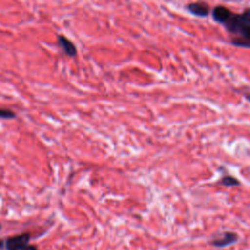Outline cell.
Listing matches in <instances>:
<instances>
[{
	"label": "cell",
	"instance_id": "1",
	"mask_svg": "<svg viewBox=\"0 0 250 250\" xmlns=\"http://www.w3.org/2000/svg\"><path fill=\"white\" fill-rule=\"evenodd\" d=\"M229 32L239 35V38L232 40V44L241 47L250 48V22H248L242 14L231 13L229 20L224 23Z\"/></svg>",
	"mask_w": 250,
	"mask_h": 250
},
{
	"label": "cell",
	"instance_id": "2",
	"mask_svg": "<svg viewBox=\"0 0 250 250\" xmlns=\"http://www.w3.org/2000/svg\"><path fill=\"white\" fill-rule=\"evenodd\" d=\"M31 235L29 232H22L9 236L5 239V248L7 250H22L29 244Z\"/></svg>",
	"mask_w": 250,
	"mask_h": 250
},
{
	"label": "cell",
	"instance_id": "3",
	"mask_svg": "<svg viewBox=\"0 0 250 250\" xmlns=\"http://www.w3.org/2000/svg\"><path fill=\"white\" fill-rule=\"evenodd\" d=\"M57 44L61 48V50L68 57H75L77 55V49L73 42L69 40L66 36L61 34L58 36Z\"/></svg>",
	"mask_w": 250,
	"mask_h": 250
},
{
	"label": "cell",
	"instance_id": "4",
	"mask_svg": "<svg viewBox=\"0 0 250 250\" xmlns=\"http://www.w3.org/2000/svg\"><path fill=\"white\" fill-rule=\"evenodd\" d=\"M237 240V235L233 232H225L221 237L212 241V244L216 247H225L234 243Z\"/></svg>",
	"mask_w": 250,
	"mask_h": 250
},
{
	"label": "cell",
	"instance_id": "5",
	"mask_svg": "<svg viewBox=\"0 0 250 250\" xmlns=\"http://www.w3.org/2000/svg\"><path fill=\"white\" fill-rule=\"evenodd\" d=\"M212 15H213V18L215 21H217L218 22H221V23H225L229 18L230 17L231 15V12L227 9L226 7H223V6H217L213 12H212Z\"/></svg>",
	"mask_w": 250,
	"mask_h": 250
},
{
	"label": "cell",
	"instance_id": "6",
	"mask_svg": "<svg viewBox=\"0 0 250 250\" xmlns=\"http://www.w3.org/2000/svg\"><path fill=\"white\" fill-rule=\"evenodd\" d=\"M188 10L199 17H205L209 13V7L203 3H190L188 5Z\"/></svg>",
	"mask_w": 250,
	"mask_h": 250
},
{
	"label": "cell",
	"instance_id": "7",
	"mask_svg": "<svg viewBox=\"0 0 250 250\" xmlns=\"http://www.w3.org/2000/svg\"><path fill=\"white\" fill-rule=\"evenodd\" d=\"M221 183L227 187H232V186H237L239 185V182L231 177V176H226V177H223L222 180H221Z\"/></svg>",
	"mask_w": 250,
	"mask_h": 250
},
{
	"label": "cell",
	"instance_id": "8",
	"mask_svg": "<svg viewBox=\"0 0 250 250\" xmlns=\"http://www.w3.org/2000/svg\"><path fill=\"white\" fill-rule=\"evenodd\" d=\"M0 118L1 119H15L16 113L10 109L0 108Z\"/></svg>",
	"mask_w": 250,
	"mask_h": 250
},
{
	"label": "cell",
	"instance_id": "9",
	"mask_svg": "<svg viewBox=\"0 0 250 250\" xmlns=\"http://www.w3.org/2000/svg\"><path fill=\"white\" fill-rule=\"evenodd\" d=\"M242 16L244 17V19H245L248 22H250V8L247 9V10H245V11L242 13Z\"/></svg>",
	"mask_w": 250,
	"mask_h": 250
},
{
	"label": "cell",
	"instance_id": "10",
	"mask_svg": "<svg viewBox=\"0 0 250 250\" xmlns=\"http://www.w3.org/2000/svg\"><path fill=\"white\" fill-rule=\"evenodd\" d=\"M22 250H38V248H37V246L34 245V244H28V245H26Z\"/></svg>",
	"mask_w": 250,
	"mask_h": 250
},
{
	"label": "cell",
	"instance_id": "11",
	"mask_svg": "<svg viewBox=\"0 0 250 250\" xmlns=\"http://www.w3.org/2000/svg\"><path fill=\"white\" fill-rule=\"evenodd\" d=\"M5 247V239L0 238V250Z\"/></svg>",
	"mask_w": 250,
	"mask_h": 250
},
{
	"label": "cell",
	"instance_id": "12",
	"mask_svg": "<svg viewBox=\"0 0 250 250\" xmlns=\"http://www.w3.org/2000/svg\"><path fill=\"white\" fill-rule=\"evenodd\" d=\"M246 99L250 102V95H246Z\"/></svg>",
	"mask_w": 250,
	"mask_h": 250
},
{
	"label": "cell",
	"instance_id": "13",
	"mask_svg": "<svg viewBox=\"0 0 250 250\" xmlns=\"http://www.w3.org/2000/svg\"><path fill=\"white\" fill-rule=\"evenodd\" d=\"M1 229H2V225L0 224V230H1Z\"/></svg>",
	"mask_w": 250,
	"mask_h": 250
}]
</instances>
